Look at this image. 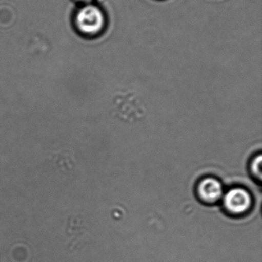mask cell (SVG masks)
Instances as JSON below:
<instances>
[{
	"label": "cell",
	"instance_id": "1",
	"mask_svg": "<svg viewBox=\"0 0 262 262\" xmlns=\"http://www.w3.org/2000/svg\"><path fill=\"white\" fill-rule=\"evenodd\" d=\"M223 206L225 210L234 215H241L246 213L252 208V195L243 187H234L223 195Z\"/></svg>",
	"mask_w": 262,
	"mask_h": 262
},
{
	"label": "cell",
	"instance_id": "2",
	"mask_svg": "<svg viewBox=\"0 0 262 262\" xmlns=\"http://www.w3.org/2000/svg\"><path fill=\"white\" fill-rule=\"evenodd\" d=\"M76 21L82 32L93 34L101 30L104 23V16L98 7L89 5L85 6L78 12Z\"/></svg>",
	"mask_w": 262,
	"mask_h": 262
},
{
	"label": "cell",
	"instance_id": "3",
	"mask_svg": "<svg viewBox=\"0 0 262 262\" xmlns=\"http://www.w3.org/2000/svg\"><path fill=\"white\" fill-rule=\"evenodd\" d=\"M196 194L203 203L214 204L223 198L224 189L219 180L214 177H206L198 182Z\"/></svg>",
	"mask_w": 262,
	"mask_h": 262
},
{
	"label": "cell",
	"instance_id": "4",
	"mask_svg": "<svg viewBox=\"0 0 262 262\" xmlns=\"http://www.w3.org/2000/svg\"><path fill=\"white\" fill-rule=\"evenodd\" d=\"M261 154L255 156L251 160L250 167H249L251 175L258 182H261Z\"/></svg>",
	"mask_w": 262,
	"mask_h": 262
},
{
	"label": "cell",
	"instance_id": "5",
	"mask_svg": "<svg viewBox=\"0 0 262 262\" xmlns=\"http://www.w3.org/2000/svg\"><path fill=\"white\" fill-rule=\"evenodd\" d=\"M83 1H89V0H83Z\"/></svg>",
	"mask_w": 262,
	"mask_h": 262
}]
</instances>
